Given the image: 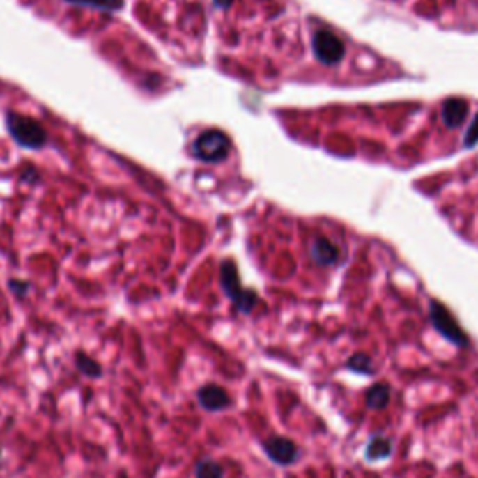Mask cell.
I'll list each match as a JSON object with an SVG mask.
<instances>
[{
	"mask_svg": "<svg viewBox=\"0 0 478 478\" xmlns=\"http://www.w3.org/2000/svg\"><path fill=\"white\" fill-rule=\"evenodd\" d=\"M221 286L228 299L232 301L236 310L249 314L258 304V295L252 290H245L239 280L238 265L233 260H224L221 263Z\"/></svg>",
	"mask_w": 478,
	"mask_h": 478,
	"instance_id": "obj_1",
	"label": "cell"
},
{
	"mask_svg": "<svg viewBox=\"0 0 478 478\" xmlns=\"http://www.w3.org/2000/svg\"><path fill=\"white\" fill-rule=\"evenodd\" d=\"M6 125L12 139L17 142L19 146L29 148V150H38V148L45 146L47 131L40 122H36L34 118L23 116L17 112H8Z\"/></svg>",
	"mask_w": 478,
	"mask_h": 478,
	"instance_id": "obj_2",
	"label": "cell"
},
{
	"mask_svg": "<svg viewBox=\"0 0 478 478\" xmlns=\"http://www.w3.org/2000/svg\"><path fill=\"white\" fill-rule=\"evenodd\" d=\"M230 139L219 129H206L191 144V153L202 163H219L230 153Z\"/></svg>",
	"mask_w": 478,
	"mask_h": 478,
	"instance_id": "obj_3",
	"label": "cell"
},
{
	"mask_svg": "<svg viewBox=\"0 0 478 478\" xmlns=\"http://www.w3.org/2000/svg\"><path fill=\"white\" fill-rule=\"evenodd\" d=\"M430 318H432L433 327L443 334L445 339L450 340L456 346H467L469 339L465 337V332L461 331L458 321L452 318V314L445 309L443 304L432 303V307H430Z\"/></svg>",
	"mask_w": 478,
	"mask_h": 478,
	"instance_id": "obj_4",
	"label": "cell"
},
{
	"mask_svg": "<svg viewBox=\"0 0 478 478\" xmlns=\"http://www.w3.org/2000/svg\"><path fill=\"white\" fill-rule=\"evenodd\" d=\"M265 454L279 465H292L299 458L298 445L286 438H269L263 441Z\"/></svg>",
	"mask_w": 478,
	"mask_h": 478,
	"instance_id": "obj_5",
	"label": "cell"
},
{
	"mask_svg": "<svg viewBox=\"0 0 478 478\" xmlns=\"http://www.w3.org/2000/svg\"><path fill=\"white\" fill-rule=\"evenodd\" d=\"M196 398H199L200 406L208 411H222V409L230 408V403H232V398L226 389H222L221 385H213V383L199 389Z\"/></svg>",
	"mask_w": 478,
	"mask_h": 478,
	"instance_id": "obj_6",
	"label": "cell"
},
{
	"mask_svg": "<svg viewBox=\"0 0 478 478\" xmlns=\"http://www.w3.org/2000/svg\"><path fill=\"white\" fill-rule=\"evenodd\" d=\"M391 400V391L385 383H376L367 391V403L373 409L387 408V403Z\"/></svg>",
	"mask_w": 478,
	"mask_h": 478,
	"instance_id": "obj_7",
	"label": "cell"
},
{
	"mask_svg": "<svg viewBox=\"0 0 478 478\" xmlns=\"http://www.w3.org/2000/svg\"><path fill=\"white\" fill-rule=\"evenodd\" d=\"M194 477L196 478H224V467L215 460H200L194 467Z\"/></svg>",
	"mask_w": 478,
	"mask_h": 478,
	"instance_id": "obj_8",
	"label": "cell"
},
{
	"mask_svg": "<svg viewBox=\"0 0 478 478\" xmlns=\"http://www.w3.org/2000/svg\"><path fill=\"white\" fill-rule=\"evenodd\" d=\"M391 441L387 438H373L367 447L368 460H383L391 454Z\"/></svg>",
	"mask_w": 478,
	"mask_h": 478,
	"instance_id": "obj_9",
	"label": "cell"
},
{
	"mask_svg": "<svg viewBox=\"0 0 478 478\" xmlns=\"http://www.w3.org/2000/svg\"><path fill=\"white\" fill-rule=\"evenodd\" d=\"M65 2L75 4V6L100 8V10H107V12H116L123 6V0H65Z\"/></svg>",
	"mask_w": 478,
	"mask_h": 478,
	"instance_id": "obj_10",
	"label": "cell"
},
{
	"mask_svg": "<svg viewBox=\"0 0 478 478\" xmlns=\"http://www.w3.org/2000/svg\"><path fill=\"white\" fill-rule=\"evenodd\" d=\"M75 364L82 373H86L88 378H98L101 372L100 364H98L95 361H92V359H90L88 355H84V353H79V355H77Z\"/></svg>",
	"mask_w": 478,
	"mask_h": 478,
	"instance_id": "obj_11",
	"label": "cell"
},
{
	"mask_svg": "<svg viewBox=\"0 0 478 478\" xmlns=\"http://www.w3.org/2000/svg\"><path fill=\"white\" fill-rule=\"evenodd\" d=\"M348 368L350 370H355V372L359 373H372V361H370V357L364 355V353H355V355L351 357L350 361H348Z\"/></svg>",
	"mask_w": 478,
	"mask_h": 478,
	"instance_id": "obj_12",
	"label": "cell"
},
{
	"mask_svg": "<svg viewBox=\"0 0 478 478\" xmlns=\"http://www.w3.org/2000/svg\"><path fill=\"white\" fill-rule=\"evenodd\" d=\"M10 286H12V290L17 293V295H24L26 290H29V284H24V282H17V280H12Z\"/></svg>",
	"mask_w": 478,
	"mask_h": 478,
	"instance_id": "obj_13",
	"label": "cell"
},
{
	"mask_svg": "<svg viewBox=\"0 0 478 478\" xmlns=\"http://www.w3.org/2000/svg\"><path fill=\"white\" fill-rule=\"evenodd\" d=\"M233 0H213V4H215V6H219V8H222V10L230 6Z\"/></svg>",
	"mask_w": 478,
	"mask_h": 478,
	"instance_id": "obj_14",
	"label": "cell"
}]
</instances>
